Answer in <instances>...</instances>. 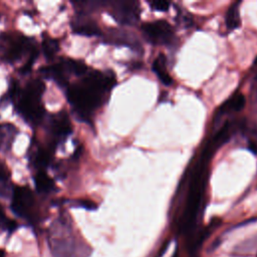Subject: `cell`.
Returning <instances> with one entry per match:
<instances>
[{"instance_id":"1","label":"cell","mask_w":257,"mask_h":257,"mask_svg":"<svg viewBox=\"0 0 257 257\" xmlns=\"http://www.w3.org/2000/svg\"><path fill=\"white\" fill-rule=\"evenodd\" d=\"M114 83L115 77L110 71L87 72L80 82L66 87V96L76 114L83 120H89L91 112L101 105Z\"/></svg>"},{"instance_id":"9","label":"cell","mask_w":257,"mask_h":257,"mask_svg":"<svg viewBox=\"0 0 257 257\" xmlns=\"http://www.w3.org/2000/svg\"><path fill=\"white\" fill-rule=\"evenodd\" d=\"M106 40L109 43L127 46L137 52L142 51V44L139 41L138 37L134 33H131L130 31H126V30L109 29L107 31Z\"/></svg>"},{"instance_id":"16","label":"cell","mask_w":257,"mask_h":257,"mask_svg":"<svg viewBox=\"0 0 257 257\" xmlns=\"http://www.w3.org/2000/svg\"><path fill=\"white\" fill-rule=\"evenodd\" d=\"M239 2H235L230 6L226 14V26L229 30L237 29L241 24L240 12H239Z\"/></svg>"},{"instance_id":"5","label":"cell","mask_w":257,"mask_h":257,"mask_svg":"<svg viewBox=\"0 0 257 257\" xmlns=\"http://www.w3.org/2000/svg\"><path fill=\"white\" fill-rule=\"evenodd\" d=\"M34 196L28 187L16 186L13 188L11 209L15 215L32 222L34 219Z\"/></svg>"},{"instance_id":"19","label":"cell","mask_w":257,"mask_h":257,"mask_svg":"<svg viewBox=\"0 0 257 257\" xmlns=\"http://www.w3.org/2000/svg\"><path fill=\"white\" fill-rule=\"evenodd\" d=\"M0 228L7 230L8 232H13L17 228V223L6 217L4 211L0 207Z\"/></svg>"},{"instance_id":"25","label":"cell","mask_w":257,"mask_h":257,"mask_svg":"<svg viewBox=\"0 0 257 257\" xmlns=\"http://www.w3.org/2000/svg\"><path fill=\"white\" fill-rule=\"evenodd\" d=\"M253 67H254V68H257V57H256L255 60L253 61Z\"/></svg>"},{"instance_id":"12","label":"cell","mask_w":257,"mask_h":257,"mask_svg":"<svg viewBox=\"0 0 257 257\" xmlns=\"http://www.w3.org/2000/svg\"><path fill=\"white\" fill-rule=\"evenodd\" d=\"M245 96L241 92H236L228 100H226L218 109V114L222 115L231 111H239L245 106Z\"/></svg>"},{"instance_id":"13","label":"cell","mask_w":257,"mask_h":257,"mask_svg":"<svg viewBox=\"0 0 257 257\" xmlns=\"http://www.w3.org/2000/svg\"><path fill=\"white\" fill-rule=\"evenodd\" d=\"M53 151L54 148L51 146L48 148H38L31 159L33 165L37 169H40V171H43V169L49 165L53 156Z\"/></svg>"},{"instance_id":"10","label":"cell","mask_w":257,"mask_h":257,"mask_svg":"<svg viewBox=\"0 0 257 257\" xmlns=\"http://www.w3.org/2000/svg\"><path fill=\"white\" fill-rule=\"evenodd\" d=\"M71 28L74 33L84 36H95L100 35L101 31L97 24L89 19L86 15H79L75 17L71 22Z\"/></svg>"},{"instance_id":"24","label":"cell","mask_w":257,"mask_h":257,"mask_svg":"<svg viewBox=\"0 0 257 257\" xmlns=\"http://www.w3.org/2000/svg\"><path fill=\"white\" fill-rule=\"evenodd\" d=\"M0 257H5V251L3 249H0Z\"/></svg>"},{"instance_id":"23","label":"cell","mask_w":257,"mask_h":257,"mask_svg":"<svg viewBox=\"0 0 257 257\" xmlns=\"http://www.w3.org/2000/svg\"><path fill=\"white\" fill-rule=\"evenodd\" d=\"M248 149L255 155H257V143L256 142H249L248 144Z\"/></svg>"},{"instance_id":"6","label":"cell","mask_w":257,"mask_h":257,"mask_svg":"<svg viewBox=\"0 0 257 257\" xmlns=\"http://www.w3.org/2000/svg\"><path fill=\"white\" fill-rule=\"evenodd\" d=\"M109 14L121 25H135L141 14V8L136 1H114L109 3Z\"/></svg>"},{"instance_id":"4","label":"cell","mask_w":257,"mask_h":257,"mask_svg":"<svg viewBox=\"0 0 257 257\" xmlns=\"http://www.w3.org/2000/svg\"><path fill=\"white\" fill-rule=\"evenodd\" d=\"M37 50L33 41L22 35H0V58L5 61L14 62L19 60L23 54Z\"/></svg>"},{"instance_id":"7","label":"cell","mask_w":257,"mask_h":257,"mask_svg":"<svg viewBox=\"0 0 257 257\" xmlns=\"http://www.w3.org/2000/svg\"><path fill=\"white\" fill-rule=\"evenodd\" d=\"M142 31L145 38L153 44H168L174 37L173 27L165 20L146 22L142 25Z\"/></svg>"},{"instance_id":"2","label":"cell","mask_w":257,"mask_h":257,"mask_svg":"<svg viewBox=\"0 0 257 257\" xmlns=\"http://www.w3.org/2000/svg\"><path fill=\"white\" fill-rule=\"evenodd\" d=\"M216 150V147L210 141L203 150L201 158L193 171L187 202L179 221V232L182 234H190L196 225L204 195L208 163Z\"/></svg>"},{"instance_id":"14","label":"cell","mask_w":257,"mask_h":257,"mask_svg":"<svg viewBox=\"0 0 257 257\" xmlns=\"http://www.w3.org/2000/svg\"><path fill=\"white\" fill-rule=\"evenodd\" d=\"M153 70L161 80V82L165 85H171L173 83V79L170 76L167 70L166 58L163 54H160L153 62Z\"/></svg>"},{"instance_id":"8","label":"cell","mask_w":257,"mask_h":257,"mask_svg":"<svg viewBox=\"0 0 257 257\" xmlns=\"http://www.w3.org/2000/svg\"><path fill=\"white\" fill-rule=\"evenodd\" d=\"M71 123L65 111H60L51 116L50 119V133L53 137L52 147H56L65 141L71 134Z\"/></svg>"},{"instance_id":"15","label":"cell","mask_w":257,"mask_h":257,"mask_svg":"<svg viewBox=\"0 0 257 257\" xmlns=\"http://www.w3.org/2000/svg\"><path fill=\"white\" fill-rule=\"evenodd\" d=\"M34 183L36 190L42 194H49L55 188L54 181L44 171H39L35 175Z\"/></svg>"},{"instance_id":"11","label":"cell","mask_w":257,"mask_h":257,"mask_svg":"<svg viewBox=\"0 0 257 257\" xmlns=\"http://www.w3.org/2000/svg\"><path fill=\"white\" fill-rule=\"evenodd\" d=\"M41 73L44 74L46 77L52 78L58 85L61 87H67L68 86V81H67V72L63 68L60 62L50 65V66H45L40 69Z\"/></svg>"},{"instance_id":"22","label":"cell","mask_w":257,"mask_h":257,"mask_svg":"<svg viewBox=\"0 0 257 257\" xmlns=\"http://www.w3.org/2000/svg\"><path fill=\"white\" fill-rule=\"evenodd\" d=\"M252 102L257 105V74L254 78V83L252 87Z\"/></svg>"},{"instance_id":"26","label":"cell","mask_w":257,"mask_h":257,"mask_svg":"<svg viewBox=\"0 0 257 257\" xmlns=\"http://www.w3.org/2000/svg\"><path fill=\"white\" fill-rule=\"evenodd\" d=\"M172 257H179V253H178V251H177V250L175 251V253L173 254V256H172Z\"/></svg>"},{"instance_id":"21","label":"cell","mask_w":257,"mask_h":257,"mask_svg":"<svg viewBox=\"0 0 257 257\" xmlns=\"http://www.w3.org/2000/svg\"><path fill=\"white\" fill-rule=\"evenodd\" d=\"M77 206L78 207H81L83 209H86V210H95L97 208V205L90 201V200H81V201H78L77 202Z\"/></svg>"},{"instance_id":"17","label":"cell","mask_w":257,"mask_h":257,"mask_svg":"<svg viewBox=\"0 0 257 257\" xmlns=\"http://www.w3.org/2000/svg\"><path fill=\"white\" fill-rule=\"evenodd\" d=\"M104 3L97 2V1H84V2H75V3H73V5L75 6V9L81 15H86L89 12L95 11L96 9H98Z\"/></svg>"},{"instance_id":"27","label":"cell","mask_w":257,"mask_h":257,"mask_svg":"<svg viewBox=\"0 0 257 257\" xmlns=\"http://www.w3.org/2000/svg\"><path fill=\"white\" fill-rule=\"evenodd\" d=\"M191 257H198V255L196 253H194V254H191Z\"/></svg>"},{"instance_id":"18","label":"cell","mask_w":257,"mask_h":257,"mask_svg":"<svg viewBox=\"0 0 257 257\" xmlns=\"http://www.w3.org/2000/svg\"><path fill=\"white\" fill-rule=\"evenodd\" d=\"M59 49V43L52 38H45L42 42V50L46 58H52Z\"/></svg>"},{"instance_id":"20","label":"cell","mask_w":257,"mask_h":257,"mask_svg":"<svg viewBox=\"0 0 257 257\" xmlns=\"http://www.w3.org/2000/svg\"><path fill=\"white\" fill-rule=\"evenodd\" d=\"M149 4L152 9L160 12L168 11L170 7V3L167 1H150Z\"/></svg>"},{"instance_id":"3","label":"cell","mask_w":257,"mask_h":257,"mask_svg":"<svg viewBox=\"0 0 257 257\" xmlns=\"http://www.w3.org/2000/svg\"><path fill=\"white\" fill-rule=\"evenodd\" d=\"M44 89L45 84L42 80H30L15 99L16 111L31 124L39 123L44 116V107L41 103Z\"/></svg>"}]
</instances>
